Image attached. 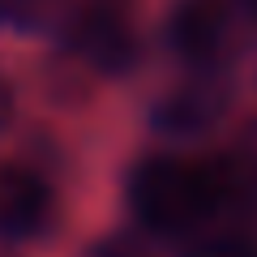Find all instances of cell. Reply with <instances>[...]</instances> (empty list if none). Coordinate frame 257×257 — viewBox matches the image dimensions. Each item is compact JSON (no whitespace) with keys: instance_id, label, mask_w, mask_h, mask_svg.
I'll list each match as a JSON object with an SVG mask.
<instances>
[{"instance_id":"3957f363","label":"cell","mask_w":257,"mask_h":257,"mask_svg":"<svg viewBox=\"0 0 257 257\" xmlns=\"http://www.w3.org/2000/svg\"><path fill=\"white\" fill-rule=\"evenodd\" d=\"M73 43H77V52H82L90 64L107 69V73L128 69L133 56H138V39H133L128 22L120 18V13H111V9L86 13V18L73 26Z\"/></svg>"},{"instance_id":"8992f818","label":"cell","mask_w":257,"mask_h":257,"mask_svg":"<svg viewBox=\"0 0 257 257\" xmlns=\"http://www.w3.org/2000/svg\"><path fill=\"white\" fill-rule=\"evenodd\" d=\"M60 13V0H0V22L22 30H39Z\"/></svg>"},{"instance_id":"5b68a950","label":"cell","mask_w":257,"mask_h":257,"mask_svg":"<svg viewBox=\"0 0 257 257\" xmlns=\"http://www.w3.org/2000/svg\"><path fill=\"white\" fill-rule=\"evenodd\" d=\"M223 111V94L206 82H193V86H176L163 103H159V124L167 133H197L206 128L214 116Z\"/></svg>"},{"instance_id":"9c48e42d","label":"cell","mask_w":257,"mask_h":257,"mask_svg":"<svg viewBox=\"0 0 257 257\" xmlns=\"http://www.w3.org/2000/svg\"><path fill=\"white\" fill-rule=\"evenodd\" d=\"M244 5H253V9H257V0H244Z\"/></svg>"},{"instance_id":"6da1fadb","label":"cell","mask_w":257,"mask_h":257,"mask_svg":"<svg viewBox=\"0 0 257 257\" xmlns=\"http://www.w3.org/2000/svg\"><path fill=\"white\" fill-rule=\"evenodd\" d=\"M253 184V167L240 159H180L155 155L138 163L128 180V202L150 231H184L214 214L223 202Z\"/></svg>"},{"instance_id":"277c9868","label":"cell","mask_w":257,"mask_h":257,"mask_svg":"<svg viewBox=\"0 0 257 257\" xmlns=\"http://www.w3.org/2000/svg\"><path fill=\"white\" fill-rule=\"evenodd\" d=\"M47 219V189L35 172L18 163H0V231L30 236Z\"/></svg>"},{"instance_id":"52a82bcc","label":"cell","mask_w":257,"mask_h":257,"mask_svg":"<svg viewBox=\"0 0 257 257\" xmlns=\"http://www.w3.org/2000/svg\"><path fill=\"white\" fill-rule=\"evenodd\" d=\"M94 257H146V253H142V248H133L128 240H111V244H107V248H99Z\"/></svg>"},{"instance_id":"ba28073f","label":"cell","mask_w":257,"mask_h":257,"mask_svg":"<svg viewBox=\"0 0 257 257\" xmlns=\"http://www.w3.org/2000/svg\"><path fill=\"white\" fill-rule=\"evenodd\" d=\"M9 116H13V94H9V86L0 82V124H5Z\"/></svg>"},{"instance_id":"7a4b0ae2","label":"cell","mask_w":257,"mask_h":257,"mask_svg":"<svg viewBox=\"0 0 257 257\" xmlns=\"http://www.w3.org/2000/svg\"><path fill=\"white\" fill-rule=\"evenodd\" d=\"M231 39V0H180L172 13V43L184 60H214Z\"/></svg>"}]
</instances>
